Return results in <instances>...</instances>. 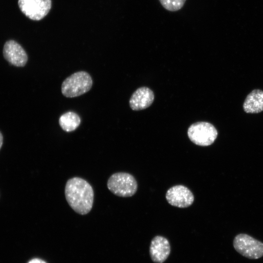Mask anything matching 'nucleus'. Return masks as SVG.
<instances>
[{"label": "nucleus", "instance_id": "obj_9", "mask_svg": "<svg viewBox=\"0 0 263 263\" xmlns=\"http://www.w3.org/2000/svg\"><path fill=\"white\" fill-rule=\"evenodd\" d=\"M149 251L153 262L164 263L170 253V245L169 240L162 236H155L151 241Z\"/></svg>", "mask_w": 263, "mask_h": 263}, {"label": "nucleus", "instance_id": "obj_1", "mask_svg": "<svg viewBox=\"0 0 263 263\" xmlns=\"http://www.w3.org/2000/svg\"><path fill=\"white\" fill-rule=\"evenodd\" d=\"M65 195L69 205L77 213L86 215L91 210L94 192L86 180L78 177L68 179L65 185Z\"/></svg>", "mask_w": 263, "mask_h": 263}, {"label": "nucleus", "instance_id": "obj_10", "mask_svg": "<svg viewBox=\"0 0 263 263\" xmlns=\"http://www.w3.org/2000/svg\"><path fill=\"white\" fill-rule=\"evenodd\" d=\"M154 97V94L150 89L140 87L132 94L129 102L130 107L134 111L146 109L152 103Z\"/></svg>", "mask_w": 263, "mask_h": 263}, {"label": "nucleus", "instance_id": "obj_5", "mask_svg": "<svg viewBox=\"0 0 263 263\" xmlns=\"http://www.w3.org/2000/svg\"><path fill=\"white\" fill-rule=\"evenodd\" d=\"M188 135L195 144L208 146L214 143L218 132L215 127L206 122H198L192 124L188 128Z\"/></svg>", "mask_w": 263, "mask_h": 263}, {"label": "nucleus", "instance_id": "obj_3", "mask_svg": "<svg viewBox=\"0 0 263 263\" xmlns=\"http://www.w3.org/2000/svg\"><path fill=\"white\" fill-rule=\"evenodd\" d=\"M108 188L113 194L122 197L133 196L137 189V183L134 177L127 172L113 174L107 181Z\"/></svg>", "mask_w": 263, "mask_h": 263}, {"label": "nucleus", "instance_id": "obj_7", "mask_svg": "<svg viewBox=\"0 0 263 263\" xmlns=\"http://www.w3.org/2000/svg\"><path fill=\"white\" fill-rule=\"evenodd\" d=\"M168 202L172 206L185 208L191 206L194 197L192 192L183 185H176L169 188L166 194Z\"/></svg>", "mask_w": 263, "mask_h": 263}, {"label": "nucleus", "instance_id": "obj_15", "mask_svg": "<svg viewBox=\"0 0 263 263\" xmlns=\"http://www.w3.org/2000/svg\"><path fill=\"white\" fill-rule=\"evenodd\" d=\"M2 144H3V135L0 131V150L1 148Z\"/></svg>", "mask_w": 263, "mask_h": 263}, {"label": "nucleus", "instance_id": "obj_11", "mask_svg": "<svg viewBox=\"0 0 263 263\" xmlns=\"http://www.w3.org/2000/svg\"><path fill=\"white\" fill-rule=\"evenodd\" d=\"M243 107L244 111L248 113H258L263 111V91L252 90L246 96Z\"/></svg>", "mask_w": 263, "mask_h": 263}, {"label": "nucleus", "instance_id": "obj_12", "mask_svg": "<svg viewBox=\"0 0 263 263\" xmlns=\"http://www.w3.org/2000/svg\"><path fill=\"white\" fill-rule=\"evenodd\" d=\"M81 119L73 112H68L62 114L59 118V124L62 129L66 132L75 130L79 126Z\"/></svg>", "mask_w": 263, "mask_h": 263}, {"label": "nucleus", "instance_id": "obj_14", "mask_svg": "<svg viewBox=\"0 0 263 263\" xmlns=\"http://www.w3.org/2000/svg\"><path fill=\"white\" fill-rule=\"evenodd\" d=\"M28 263H46L44 261L39 259H33L28 262Z\"/></svg>", "mask_w": 263, "mask_h": 263}, {"label": "nucleus", "instance_id": "obj_2", "mask_svg": "<svg viewBox=\"0 0 263 263\" xmlns=\"http://www.w3.org/2000/svg\"><path fill=\"white\" fill-rule=\"evenodd\" d=\"M92 85L93 80L90 74L85 71H78L63 81L61 93L66 97H77L89 91Z\"/></svg>", "mask_w": 263, "mask_h": 263}, {"label": "nucleus", "instance_id": "obj_6", "mask_svg": "<svg viewBox=\"0 0 263 263\" xmlns=\"http://www.w3.org/2000/svg\"><path fill=\"white\" fill-rule=\"evenodd\" d=\"M51 0H19L21 11L28 18L39 20L47 15L51 8Z\"/></svg>", "mask_w": 263, "mask_h": 263}, {"label": "nucleus", "instance_id": "obj_13", "mask_svg": "<svg viewBox=\"0 0 263 263\" xmlns=\"http://www.w3.org/2000/svg\"><path fill=\"white\" fill-rule=\"evenodd\" d=\"M162 6L167 10L175 12L180 10L186 0H159Z\"/></svg>", "mask_w": 263, "mask_h": 263}, {"label": "nucleus", "instance_id": "obj_4", "mask_svg": "<svg viewBox=\"0 0 263 263\" xmlns=\"http://www.w3.org/2000/svg\"><path fill=\"white\" fill-rule=\"evenodd\" d=\"M233 245L238 253L247 259L256 260L263 256V243L246 234L237 235Z\"/></svg>", "mask_w": 263, "mask_h": 263}, {"label": "nucleus", "instance_id": "obj_8", "mask_svg": "<svg viewBox=\"0 0 263 263\" xmlns=\"http://www.w3.org/2000/svg\"><path fill=\"white\" fill-rule=\"evenodd\" d=\"M3 55L10 64L16 67H23L28 61V56L24 49L13 40L5 42L3 49Z\"/></svg>", "mask_w": 263, "mask_h": 263}]
</instances>
